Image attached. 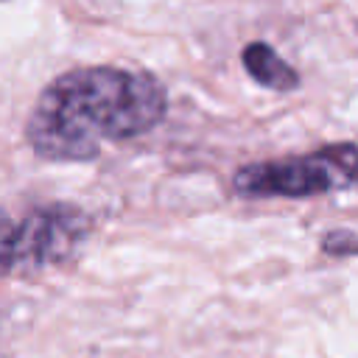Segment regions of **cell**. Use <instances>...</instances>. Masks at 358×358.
<instances>
[{"label": "cell", "instance_id": "4", "mask_svg": "<svg viewBox=\"0 0 358 358\" xmlns=\"http://www.w3.org/2000/svg\"><path fill=\"white\" fill-rule=\"evenodd\" d=\"M0 274H31L25 215L14 218L0 210Z\"/></svg>", "mask_w": 358, "mask_h": 358}, {"label": "cell", "instance_id": "1", "mask_svg": "<svg viewBox=\"0 0 358 358\" xmlns=\"http://www.w3.org/2000/svg\"><path fill=\"white\" fill-rule=\"evenodd\" d=\"M165 115L168 90L154 73L92 64L56 76L34 101L22 134L42 159L90 162L154 131Z\"/></svg>", "mask_w": 358, "mask_h": 358}, {"label": "cell", "instance_id": "3", "mask_svg": "<svg viewBox=\"0 0 358 358\" xmlns=\"http://www.w3.org/2000/svg\"><path fill=\"white\" fill-rule=\"evenodd\" d=\"M241 62H243V70L266 90H274V92H291L299 87V73L268 45V42H249L241 53Z\"/></svg>", "mask_w": 358, "mask_h": 358}, {"label": "cell", "instance_id": "5", "mask_svg": "<svg viewBox=\"0 0 358 358\" xmlns=\"http://www.w3.org/2000/svg\"><path fill=\"white\" fill-rule=\"evenodd\" d=\"M319 246H322L324 255L352 257V255H358V235L350 232V229H330L319 238Z\"/></svg>", "mask_w": 358, "mask_h": 358}, {"label": "cell", "instance_id": "2", "mask_svg": "<svg viewBox=\"0 0 358 358\" xmlns=\"http://www.w3.org/2000/svg\"><path fill=\"white\" fill-rule=\"evenodd\" d=\"M229 185L241 199H316L358 190V143H330L308 154L246 162Z\"/></svg>", "mask_w": 358, "mask_h": 358}]
</instances>
